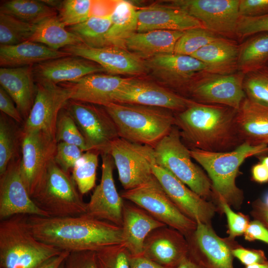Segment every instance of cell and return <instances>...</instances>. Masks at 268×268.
Wrapping results in <instances>:
<instances>
[{"instance_id":"6da1fadb","label":"cell","mask_w":268,"mask_h":268,"mask_svg":"<svg viewBox=\"0 0 268 268\" xmlns=\"http://www.w3.org/2000/svg\"><path fill=\"white\" fill-rule=\"evenodd\" d=\"M27 222L38 240L62 251L96 252L123 242L122 227L85 214L65 217L28 215Z\"/></svg>"},{"instance_id":"7a4b0ae2","label":"cell","mask_w":268,"mask_h":268,"mask_svg":"<svg viewBox=\"0 0 268 268\" xmlns=\"http://www.w3.org/2000/svg\"><path fill=\"white\" fill-rule=\"evenodd\" d=\"M237 110L194 102L174 114L175 126L191 148L212 152L232 150L243 143L236 125Z\"/></svg>"},{"instance_id":"3957f363","label":"cell","mask_w":268,"mask_h":268,"mask_svg":"<svg viewBox=\"0 0 268 268\" xmlns=\"http://www.w3.org/2000/svg\"><path fill=\"white\" fill-rule=\"evenodd\" d=\"M191 157L206 171L216 198L229 205L239 208L243 194L236 184L239 167L247 158L268 152V144L257 145L243 142L234 149L226 152H212L191 148Z\"/></svg>"},{"instance_id":"277c9868","label":"cell","mask_w":268,"mask_h":268,"mask_svg":"<svg viewBox=\"0 0 268 268\" xmlns=\"http://www.w3.org/2000/svg\"><path fill=\"white\" fill-rule=\"evenodd\" d=\"M120 137L153 148L175 126L173 112L157 107L112 103L104 107Z\"/></svg>"},{"instance_id":"5b68a950","label":"cell","mask_w":268,"mask_h":268,"mask_svg":"<svg viewBox=\"0 0 268 268\" xmlns=\"http://www.w3.org/2000/svg\"><path fill=\"white\" fill-rule=\"evenodd\" d=\"M27 215H13L0 222V268H38L62 251L38 240Z\"/></svg>"},{"instance_id":"8992f818","label":"cell","mask_w":268,"mask_h":268,"mask_svg":"<svg viewBox=\"0 0 268 268\" xmlns=\"http://www.w3.org/2000/svg\"><path fill=\"white\" fill-rule=\"evenodd\" d=\"M156 164L163 167L191 190L206 200L213 193L209 178L192 160L190 150L182 142L174 126L154 146Z\"/></svg>"},{"instance_id":"52a82bcc","label":"cell","mask_w":268,"mask_h":268,"mask_svg":"<svg viewBox=\"0 0 268 268\" xmlns=\"http://www.w3.org/2000/svg\"><path fill=\"white\" fill-rule=\"evenodd\" d=\"M76 186L72 176L62 170L54 159L42 188L33 200L49 217L79 216L86 213L87 203Z\"/></svg>"},{"instance_id":"ba28073f","label":"cell","mask_w":268,"mask_h":268,"mask_svg":"<svg viewBox=\"0 0 268 268\" xmlns=\"http://www.w3.org/2000/svg\"><path fill=\"white\" fill-rule=\"evenodd\" d=\"M121 196L166 226L177 230L186 238L196 229L197 222L178 208L154 176L137 187L125 190Z\"/></svg>"},{"instance_id":"9c48e42d","label":"cell","mask_w":268,"mask_h":268,"mask_svg":"<svg viewBox=\"0 0 268 268\" xmlns=\"http://www.w3.org/2000/svg\"><path fill=\"white\" fill-rule=\"evenodd\" d=\"M57 145L55 137L42 131H22L19 169L32 199L44 183L49 167L54 159Z\"/></svg>"},{"instance_id":"30bf717a","label":"cell","mask_w":268,"mask_h":268,"mask_svg":"<svg viewBox=\"0 0 268 268\" xmlns=\"http://www.w3.org/2000/svg\"><path fill=\"white\" fill-rule=\"evenodd\" d=\"M64 108L77 126L88 151L107 153L111 143L120 137L114 122L104 107L69 99Z\"/></svg>"},{"instance_id":"8fae6325","label":"cell","mask_w":268,"mask_h":268,"mask_svg":"<svg viewBox=\"0 0 268 268\" xmlns=\"http://www.w3.org/2000/svg\"><path fill=\"white\" fill-rule=\"evenodd\" d=\"M107 153L113 159L125 190L137 187L154 176L152 167L156 163L152 146L119 137L111 143Z\"/></svg>"},{"instance_id":"7c38bea8","label":"cell","mask_w":268,"mask_h":268,"mask_svg":"<svg viewBox=\"0 0 268 268\" xmlns=\"http://www.w3.org/2000/svg\"><path fill=\"white\" fill-rule=\"evenodd\" d=\"M244 78V74L240 71L227 74L204 72L187 86V90L195 102L238 110L246 97Z\"/></svg>"},{"instance_id":"4fadbf2b","label":"cell","mask_w":268,"mask_h":268,"mask_svg":"<svg viewBox=\"0 0 268 268\" xmlns=\"http://www.w3.org/2000/svg\"><path fill=\"white\" fill-rule=\"evenodd\" d=\"M179 7L199 20L204 28L225 36L236 35L239 0H175Z\"/></svg>"},{"instance_id":"5bb4252c","label":"cell","mask_w":268,"mask_h":268,"mask_svg":"<svg viewBox=\"0 0 268 268\" xmlns=\"http://www.w3.org/2000/svg\"><path fill=\"white\" fill-rule=\"evenodd\" d=\"M154 176L178 208L196 222L210 224L217 211L215 206L191 190L171 172L156 164Z\"/></svg>"},{"instance_id":"9a60e30c","label":"cell","mask_w":268,"mask_h":268,"mask_svg":"<svg viewBox=\"0 0 268 268\" xmlns=\"http://www.w3.org/2000/svg\"><path fill=\"white\" fill-rule=\"evenodd\" d=\"M36 86L34 102L22 131H42L55 138L58 117L70 99L69 92L59 84H36Z\"/></svg>"},{"instance_id":"2e32d148","label":"cell","mask_w":268,"mask_h":268,"mask_svg":"<svg viewBox=\"0 0 268 268\" xmlns=\"http://www.w3.org/2000/svg\"><path fill=\"white\" fill-rule=\"evenodd\" d=\"M20 158L12 160L6 171L0 175V219L24 214L49 217L30 197L22 178Z\"/></svg>"},{"instance_id":"e0dca14e","label":"cell","mask_w":268,"mask_h":268,"mask_svg":"<svg viewBox=\"0 0 268 268\" xmlns=\"http://www.w3.org/2000/svg\"><path fill=\"white\" fill-rule=\"evenodd\" d=\"M101 155V179L87 203L85 214L122 227L124 201L116 188L113 178L114 162L109 154Z\"/></svg>"},{"instance_id":"ac0fdd59","label":"cell","mask_w":268,"mask_h":268,"mask_svg":"<svg viewBox=\"0 0 268 268\" xmlns=\"http://www.w3.org/2000/svg\"><path fill=\"white\" fill-rule=\"evenodd\" d=\"M194 102L154 83L129 78L115 95L114 103L157 107L179 112Z\"/></svg>"},{"instance_id":"d6986e66","label":"cell","mask_w":268,"mask_h":268,"mask_svg":"<svg viewBox=\"0 0 268 268\" xmlns=\"http://www.w3.org/2000/svg\"><path fill=\"white\" fill-rule=\"evenodd\" d=\"M62 50L70 55L93 62L113 75L140 74L147 70L145 61L122 48H92L81 43L67 47Z\"/></svg>"},{"instance_id":"ffe728a7","label":"cell","mask_w":268,"mask_h":268,"mask_svg":"<svg viewBox=\"0 0 268 268\" xmlns=\"http://www.w3.org/2000/svg\"><path fill=\"white\" fill-rule=\"evenodd\" d=\"M187 239L190 254L205 268H234V248L219 237L210 224L197 222L196 230Z\"/></svg>"},{"instance_id":"44dd1931","label":"cell","mask_w":268,"mask_h":268,"mask_svg":"<svg viewBox=\"0 0 268 268\" xmlns=\"http://www.w3.org/2000/svg\"><path fill=\"white\" fill-rule=\"evenodd\" d=\"M146 69L162 83L174 87L188 86L199 73L205 72L204 64L187 55L169 53L145 61Z\"/></svg>"},{"instance_id":"7402d4cb","label":"cell","mask_w":268,"mask_h":268,"mask_svg":"<svg viewBox=\"0 0 268 268\" xmlns=\"http://www.w3.org/2000/svg\"><path fill=\"white\" fill-rule=\"evenodd\" d=\"M128 79L97 72L59 84L68 90L71 100L105 107L115 102V95Z\"/></svg>"},{"instance_id":"603a6c76","label":"cell","mask_w":268,"mask_h":268,"mask_svg":"<svg viewBox=\"0 0 268 268\" xmlns=\"http://www.w3.org/2000/svg\"><path fill=\"white\" fill-rule=\"evenodd\" d=\"M189 252L186 237L177 230L165 226L147 236L142 255L166 268H176Z\"/></svg>"},{"instance_id":"cb8c5ba5","label":"cell","mask_w":268,"mask_h":268,"mask_svg":"<svg viewBox=\"0 0 268 268\" xmlns=\"http://www.w3.org/2000/svg\"><path fill=\"white\" fill-rule=\"evenodd\" d=\"M36 84L58 85L87 75L105 71L98 64L83 58L70 55L46 61L32 66Z\"/></svg>"},{"instance_id":"d4e9b609","label":"cell","mask_w":268,"mask_h":268,"mask_svg":"<svg viewBox=\"0 0 268 268\" xmlns=\"http://www.w3.org/2000/svg\"><path fill=\"white\" fill-rule=\"evenodd\" d=\"M138 33L154 30L184 31L203 27L201 23L184 10L173 6L153 4L137 9Z\"/></svg>"},{"instance_id":"484cf974","label":"cell","mask_w":268,"mask_h":268,"mask_svg":"<svg viewBox=\"0 0 268 268\" xmlns=\"http://www.w3.org/2000/svg\"><path fill=\"white\" fill-rule=\"evenodd\" d=\"M165 226L166 225L137 205L124 201L122 244L131 256L142 255L147 236L154 229Z\"/></svg>"},{"instance_id":"4316f807","label":"cell","mask_w":268,"mask_h":268,"mask_svg":"<svg viewBox=\"0 0 268 268\" xmlns=\"http://www.w3.org/2000/svg\"><path fill=\"white\" fill-rule=\"evenodd\" d=\"M32 66L0 68V87L11 98L25 121L30 114L36 94Z\"/></svg>"},{"instance_id":"83f0119b","label":"cell","mask_w":268,"mask_h":268,"mask_svg":"<svg viewBox=\"0 0 268 268\" xmlns=\"http://www.w3.org/2000/svg\"><path fill=\"white\" fill-rule=\"evenodd\" d=\"M236 125L243 142L257 145L268 144V107L247 97L236 116Z\"/></svg>"},{"instance_id":"f1b7e54d","label":"cell","mask_w":268,"mask_h":268,"mask_svg":"<svg viewBox=\"0 0 268 268\" xmlns=\"http://www.w3.org/2000/svg\"><path fill=\"white\" fill-rule=\"evenodd\" d=\"M62 50H56L40 43L27 41L17 45L0 46L1 67H18L70 56Z\"/></svg>"},{"instance_id":"f546056e","label":"cell","mask_w":268,"mask_h":268,"mask_svg":"<svg viewBox=\"0 0 268 268\" xmlns=\"http://www.w3.org/2000/svg\"><path fill=\"white\" fill-rule=\"evenodd\" d=\"M239 50L233 42L219 37L191 56L204 64L206 72L227 74L238 69Z\"/></svg>"},{"instance_id":"4dcf8cb0","label":"cell","mask_w":268,"mask_h":268,"mask_svg":"<svg viewBox=\"0 0 268 268\" xmlns=\"http://www.w3.org/2000/svg\"><path fill=\"white\" fill-rule=\"evenodd\" d=\"M184 31L154 30L135 33L125 43V49L141 59L174 53L175 47Z\"/></svg>"},{"instance_id":"1f68e13d","label":"cell","mask_w":268,"mask_h":268,"mask_svg":"<svg viewBox=\"0 0 268 268\" xmlns=\"http://www.w3.org/2000/svg\"><path fill=\"white\" fill-rule=\"evenodd\" d=\"M29 41L56 50L83 43L78 37L67 29L57 15L48 17L35 24Z\"/></svg>"},{"instance_id":"d6a6232c","label":"cell","mask_w":268,"mask_h":268,"mask_svg":"<svg viewBox=\"0 0 268 268\" xmlns=\"http://www.w3.org/2000/svg\"><path fill=\"white\" fill-rule=\"evenodd\" d=\"M112 25L107 34L109 46L125 49L127 40L137 31V9L130 2L118 0L111 14Z\"/></svg>"},{"instance_id":"836d02e7","label":"cell","mask_w":268,"mask_h":268,"mask_svg":"<svg viewBox=\"0 0 268 268\" xmlns=\"http://www.w3.org/2000/svg\"><path fill=\"white\" fill-rule=\"evenodd\" d=\"M268 62V32L258 33L239 47L238 69L243 74L260 70Z\"/></svg>"},{"instance_id":"e575fe53","label":"cell","mask_w":268,"mask_h":268,"mask_svg":"<svg viewBox=\"0 0 268 268\" xmlns=\"http://www.w3.org/2000/svg\"><path fill=\"white\" fill-rule=\"evenodd\" d=\"M0 13L12 16L26 23L35 25L43 19L57 15L56 10L42 0H8L2 1Z\"/></svg>"},{"instance_id":"d590c367","label":"cell","mask_w":268,"mask_h":268,"mask_svg":"<svg viewBox=\"0 0 268 268\" xmlns=\"http://www.w3.org/2000/svg\"><path fill=\"white\" fill-rule=\"evenodd\" d=\"M112 23L111 14L93 16L82 23L67 27V28L86 46L102 48L109 46L106 36Z\"/></svg>"},{"instance_id":"8d00e7d4","label":"cell","mask_w":268,"mask_h":268,"mask_svg":"<svg viewBox=\"0 0 268 268\" xmlns=\"http://www.w3.org/2000/svg\"><path fill=\"white\" fill-rule=\"evenodd\" d=\"M13 120L1 113L0 116V175L7 169L11 161L17 157L22 130L18 129Z\"/></svg>"},{"instance_id":"74e56055","label":"cell","mask_w":268,"mask_h":268,"mask_svg":"<svg viewBox=\"0 0 268 268\" xmlns=\"http://www.w3.org/2000/svg\"><path fill=\"white\" fill-rule=\"evenodd\" d=\"M99 154L95 150L86 151L72 169V178L81 195L87 193L95 185Z\"/></svg>"},{"instance_id":"f35d334b","label":"cell","mask_w":268,"mask_h":268,"mask_svg":"<svg viewBox=\"0 0 268 268\" xmlns=\"http://www.w3.org/2000/svg\"><path fill=\"white\" fill-rule=\"evenodd\" d=\"M34 29V25L0 13V46L15 45L29 41Z\"/></svg>"},{"instance_id":"ab89813d","label":"cell","mask_w":268,"mask_h":268,"mask_svg":"<svg viewBox=\"0 0 268 268\" xmlns=\"http://www.w3.org/2000/svg\"><path fill=\"white\" fill-rule=\"evenodd\" d=\"M219 38L215 33L203 27L190 29L184 31L183 35L178 39L174 53L191 56Z\"/></svg>"},{"instance_id":"60d3db41","label":"cell","mask_w":268,"mask_h":268,"mask_svg":"<svg viewBox=\"0 0 268 268\" xmlns=\"http://www.w3.org/2000/svg\"><path fill=\"white\" fill-rule=\"evenodd\" d=\"M95 0H63L58 9L59 17L66 27L82 23L93 16Z\"/></svg>"},{"instance_id":"b9f144b4","label":"cell","mask_w":268,"mask_h":268,"mask_svg":"<svg viewBox=\"0 0 268 268\" xmlns=\"http://www.w3.org/2000/svg\"><path fill=\"white\" fill-rule=\"evenodd\" d=\"M55 139L57 143L64 142L78 146L88 151L84 139L73 119L65 108L59 114L56 125Z\"/></svg>"},{"instance_id":"7bdbcfd3","label":"cell","mask_w":268,"mask_h":268,"mask_svg":"<svg viewBox=\"0 0 268 268\" xmlns=\"http://www.w3.org/2000/svg\"><path fill=\"white\" fill-rule=\"evenodd\" d=\"M98 268H131V254L122 243L96 252Z\"/></svg>"},{"instance_id":"ee69618b","label":"cell","mask_w":268,"mask_h":268,"mask_svg":"<svg viewBox=\"0 0 268 268\" xmlns=\"http://www.w3.org/2000/svg\"><path fill=\"white\" fill-rule=\"evenodd\" d=\"M243 86L246 97L268 107V70L260 69L248 73Z\"/></svg>"},{"instance_id":"f6af8a7d","label":"cell","mask_w":268,"mask_h":268,"mask_svg":"<svg viewBox=\"0 0 268 268\" xmlns=\"http://www.w3.org/2000/svg\"><path fill=\"white\" fill-rule=\"evenodd\" d=\"M78 146L64 142L57 143L54 157L56 163L64 171L69 173L83 155Z\"/></svg>"},{"instance_id":"bcb514c9","label":"cell","mask_w":268,"mask_h":268,"mask_svg":"<svg viewBox=\"0 0 268 268\" xmlns=\"http://www.w3.org/2000/svg\"><path fill=\"white\" fill-rule=\"evenodd\" d=\"M221 209L225 214L229 228V239L233 240L236 237L244 234L249 223L245 216L235 212L229 204L220 198H216Z\"/></svg>"},{"instance_id":"7dc6e473","label":"cell","mask_w":268,"mask_h":268,"mask_svg":"<svg viewBox=\"0 0 268 268\" xmlns=\"http://www.w3.org/2000/svg\"><path fill=\"white\" fill-rule=\"evenodd\" d=\"M265 32H268V14L258 17L240 16L236 29L239 37Z\"/></svg>"},{"instance_id":"c3c4849f","label":"cell","mask_w":268,"mask_h":268,"mask_svg":"<svg viewBox=\"0 0 268 268\" xmlns=\"http://www.w3.org/2000/svg\"><path fill=\"white\" fill-rule=\"evenodd\" d=\"M63 268H98L96 252H70L63 263Z\"/></svg>"},{"instance_id":"681fc988","label":"cell","mask_w":268,"mask_h":268,"mask_svg":"<svg viewBox=\"0 0 268 268\" xmlns=\"http://www.w3.org/2000/svg\"><path fill=\"white\" fill-rule=\"evenodd\" d=\"M241 16L258 17L268 14V0H239Z\"/></svg>"},{"instance_id":"f907efd6","label":"cell","mask_w":268,"mask_h":268,"mask_svg":"<svg viewBox=\"0 0 268 268\" xmlns=\"http://www.w3.org/2000/svg\"><path fill=\"white\" fill-rule=\"evenodd\" d=\"M232 252L233 257L238 259L246 266L268 261L264 252L261 250L248 249L243 247H237L233 248Z\"/></svg>"},{"instance_id":"816d5d0a","label":"cell","mask_w":268,"mask_h":268,"mask_svg":"<svg viewBox=\"0 0 268 268\" xmlns=\"http://www.w3.org/2000/svg\"><path fill=\"white\" fill-rule=\"evenodd\" d=\"M0 110L3 113L17 123H21L23 119L16 107L14 102L6 93L0 86Z\"/></svg>"},{"instance_id":"f5cc1de1","label":"cell","mask_w":268,"mask_h":268,"mask_svg":"<svg viewBox=\"0 0 268 268\" xmlns=\"http://www.w3.org/2000/svg\"><path fill=\"white\" fill-rule=\"evenodd\" d=\"M244 235L247 241L259 240L268 244V229L258 220L249 222Z\"/></svg>"},{"instance_id":"db71d44e","label":"cell","mask_w":268,"mask_h":268,"mask_svg":"<svg viewBox=\"0 0 268 268\" xmlns=\"http://www.w3.org/2000/svg\"><path fill=\"white\" fill-rule=\"evenodd\" d=\"M251 214L268 229V207L263 201L258 200L253 203Z\"/></svg>"},{"instance_id":"11a10c76","label":"cell","mask_w":268,"mask_h":268,"mask_svg":"<svg viewBox=\"0 0 268 268\" xmlns=\"http://www.w3.org/2000/svg\"><path fill=\"white\" fill-rule=\"evenodd\" d=\"M130 266L131 268H168L155 263L143 255H131Z\"/></svg>"},{"instance_id":"9f6ffc18","label":"cell","mask_w":268,"mask_h":268,"mask_svg":"<svg viewBox=\"0 0 268 268\" xmlns=\"http://www.w3.org/2000/svg\"><path fill=\"white\" fill-rule=\"evenodd\" d=\"M252 177L257 182H268V169L262 163L255 165L252 169Z\"/></svg>"},{"instance_id":"6f0895ef","label":"cell","mask_w":268,"mask_h":268,"mask_svg":"<svg viewBox=\"0 0 268 268\" xmlns=\"http://www.w3.org/2000/svg\"><path fill=\"white\" fill-rule=\"evenodd\" d=\"M69 252L63 251L59 255L52 257L45 261L38 268H59L63 264Z\"/></svg>"},{"instance_id":"680465c9","label":"cell","mask_w":268,"mask_h":268,"mask_svg":"<svg viewBox=\"0 0 268 268\" xmlns=\"http://www.w3.org/2000/svg\"><path fill=\"white\" fill-rule=\"evenodd\" d=\"M176 268H205L190 252Z\"/></svg>"},{"instance_id":"91938a15","label":"cell","mask_w":268,"mask_h":268,"mask_svg":"<svg viewBox=\"0 0 268 268\" xmlns=\"http://www.w3.org/2000/svg\"><path fill=\"white\" fill-rule=\"evenodd\" d=\"M245 268H268V261L262 263H255L246 266Z\"/></svg>"},{"instance_id":"94428289","label":"cell","mask_w":268,"mask_h":268,"mask_svg":"<svg viewBox=\"0 0 268 268\" xmlns=\"http://www.w3.org/2000/svg\"><path fill=\"white\" fill-rule=\"evenodd\" d=\"M261 163L268 169V156H266L262 159Z\"/></svg>"},{"instance_id":"6125c7cd","label":"cell","mask_w":268,"mask_h":268,"mask_svg":"<svg viewBox=\"0 0 268 268\" xmlns=\"http://www.w3.org/2000/svg\"><path fill=\"white\" fill-rule=\"evenodd\" d=\"M263 201L268 207V193H267L265 196Z\"/></svg>"},{"instance_id":"be15d7a7","label":"cell","mask_w":268,"mask_h":268,"mask_svg":"<svg viewBox=\"0 0 268 268\" xmlns=\"http://www.w3.org/2000/svg\"><path fill=\"white\" fill-rule=\"evenodd\" d=\"M59 268H63V263Z\"/></svg>"}]
</instances>
